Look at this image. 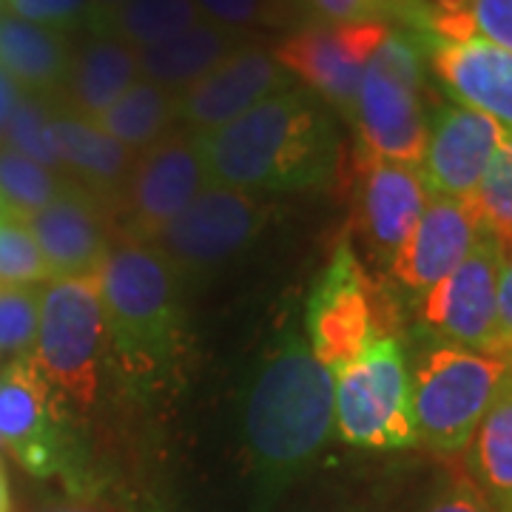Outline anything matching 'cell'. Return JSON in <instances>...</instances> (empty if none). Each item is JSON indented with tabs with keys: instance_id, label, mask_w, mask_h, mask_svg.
<instances>
[{
	"instance_id": "6da1fadb",
	"label": "cell",
	"mask_w": 512,
	"mask_h": 512,
	"mask_svg": "<svg viewBox=\"0 0 512 512\" xmlns=\"http://www.w3.org/2000/svg\"><path fill=\"white\" fill-rule=\"evenodd\" d=\"M194 137L208 183L245 194L316 191L339 171L336 126L308 89H285Z\"/></svg>"
},
{
	"instance_id": "7a4b0ae2",
	"label": "cell",
	"mask_w": 512,
	"mask_h": 512,
	"mask_svg": "<svg viewBox=\"0 0 512 512\" xmlns=\"http://www.w3.org/2000/svg\"><path fill=\"white\" fill-rule=\"evenodd\" d=\"M245 450L265 501L302 476L336 427V376L308 339L285 330L245 393Z\"/></svg>"
},
{
	"instance_id": "3957f363",
	"label": "cell",
	"mask_w": 512,
	"mask_h": 512,
	"mask_svg": "<svg viewBox=\"0 0 512 512\" xmlns=\"http://www.w3.org/2000/svg\"><path fill=\"white\" fill-rule=\"evenodd\" d=\"M106 333L131 370L163 365L180 336V276L151 242H117L97 271Z\"/></svg>"
},
{
	"instance_id": "277c9868",
	"label": "cell",
	"mask_w": 512,
	"mask_h": 512,
	"mask_svg": "<svg viewBox=\"0 0 512 512\" xmlns=\"http://www.w3.org/2000/svg\"><path fill=\"white\" fill-rule=\"evenodd\" d=\"M424 60L421 35L390 29L367 60L353 114L359 146L413 168H419L427 148V114L421 103Z\"/></svg>"
},
{
	"instance_id": "5b68a950",
	"label": "cell",
	"mask_w": 512,
	"mask_h": 512,
	"mask_svg": "<svg viewBox=\"0 0 512 512\" xmlns=\"http://www.w3.org/2000/svg\"><path fill=\"white\" fill-rule=\"evenodd\" d=\"M510 365L512 356L450 345L427 350L410 379L416 439L436 453L464 450L476 436Z\"/></svg>"
},
{
	"instance_id": "8992f818",
	"label": "cell",
	"mask_w": 512,
	"mask_h": 512,
	"mask_svg": "<svg viewBox=\"0 0 512 512\" xmlns=\"http://www.w3.org/2000/svg\"><path fill=\"white\" fill-rule=\"evenodd\" d=\"M106 316L97 276L52 279L40 288L32 362L57 399L89 407L100 382Z\"/></svg>"
},
{
	"instance_id": "52a82bcc",
	"label": "cell",
	"mask_w": 512,
	"mask_h": 512,
	"mask_svg": "<svg viewBox=\"0 0 512 512\" xmlns=\"http://www.w3.org/2000/svg\"><path fill=\"white\" fill-rule=\"evenodd\" d=\"M336 433L367 450H402L419 441L410 370L399 339H373L356 362L336 373Z\"/></svg>"
},
{
	"instance_id": "ba28073f",
	"label": "cell",
	"mask_w": 512,
	"mask_h": 512,
	"mask_svg": "<svg viewBox=\"0 0 512 512\" xmlns=\"http://www.w3.org/2000/svg\"><path fill=\"white\" fill-rule=\"evenodd\" d=\"M208 185L194 131H168L163 140L140 151L120 191L117 217L120 242H154Z\"/></svg>"
},
{
	"instance_id": "9c48e42d",
	"label": "cell",
	"mask_w": 512,
	"mask_h": 512,
	"mask_svg": "<svg viewBox=\"0 0 512 512\" xmlns=\"http://www.w3.org/2000/svg\"><path fill=\"white\" fill-rule=\"evenodd\" d=\"M265 220L268 208L254 194L208 183L151 245L177 276H202L248 251Z\"/></svg>"
},
{
	"instance_id": "30bf717a",
	"label": "cell",
	"mask_w": 512,
	"mask_h": 512,
	"mask_svg": "<svg viewBox=\"0 0 512 512\" xmlns=\"http://www.w3.org/2000/svg\"><path fill=\"white\" fill-rule=\"evenodd\" d=\"M308 348L333 376L356 362L384 333L376 311V288L350 242H342L319 274L305 308Z\"/></svg>"
},
{
	"instance_id": "8fae6325",
	"label": "cell",
	"mask_w": 512,
	"mask_h": 512,
	"mask_svg": "<svg viewBox=\"0 0 512 512\" xmlns=\"http://www.w3.org/2000/svg\"><path fill=\"white\" fill-rule=\"evenodd\" d=\"M501 245L481 231L470 254L421 299V325L450 348L510 356L498 336Z\"/></svg>"
},
{
	"instance_id": "7c38bea8",
	"label": "cell",
	"mask_w": 512,
	"mask_h": 512,
	"mask_svg": "<svg viewBox=\"0 0 512 512\" xmlns=\"http://www.w3.org/2000/svg\"><path fill=\"white\" fill-rule=\"evenodd\" d=\"M387 32L390 29L379 23L333 26L311 20L285 37L271 55L291 77L302 80V89L353 123L367 60L376 55Z\"/></svg>"
},
{
	"instance_id": "4fadbf2b",
	"label": "cell",
	"mask_w": 512,
	"mask_h": 512,
	"mask_svg": "<svg viewBox=\"0 0 512 512\" xmlns=\"http://www.w3.org/2000/svg\"><path fill=\"white\" fill-rule=\"evenodd\" d=\"M350 202L353 228L362 234L370 254L390 262L421 220L430 194L419 168L382 160L356 146L350 157Z\"/></svg>"
},
{
	"instance_id": "5bb4252c",
	"label": "cell",
	"mask_w": 512,
	"mask_h": 512,
	"mask_svg": "<svg viewBox=\"0 0 512 512\" xmlns=\"http://www.w3.org/2000/svg\"><path fill=\"white\" fill-rule=\"evenodd\" d=\"M0 447L32 476H55L66 464L57 396L32 356L0 370Z\"/></svg>"
},
{
	"instance_id": "9a60e30c",
	"label": "cell",
	"mask_w": 512,
	"mask_h": 512,
	"mask_svg": "<svg viewBox=\"0 0 512 512\" xmlns=\"http://www.w3.org/2000/svg\"><path fill=\"white\" fill-rule=\"evenodd\" d=\"M507 131L481 111L444 103L427 120V148L419 165L430 197L473 200L495 148Z\"/></svg>"
},
{
	"instance_id": "2e32d148",
	"label": "cell",
	"mask_w": 512,
	"mask_h": 512,
	"mask_svg": "<svg viewBox=\"0 0 512 512\" xmlns=\"http://www.w3.org/2000/svg\"><path fill=\"white\" fill-rule=\"evenodd\" d=\"M285 89H293L291 74L271 52L251 43L177 94V120L194 134H202L237 120L256 103Z\"/></svg>"
},
{
	"instance_id": "e0dca14e",
	"label": "cell",
	"mask_w": 512,
	"mask_h": 512,
	"mask_svg": "<svg viewBox=\"0 0 512 512\" xmlns=\"http://www.w3.org/2000/svg\"><path fill=\"white\" fill-rule=\"evenodd\" d=\"M430 72L458 106L481 111L512 134V55L481 37L421 35Z\"/></svg>"
},
{
	"instance_id": "ac0fdd59",
	"label": "cell",
	"mask_w": 512,
	"mask_h": 512,
	"mask_svg": "<svg viewBox=\"0 0 512 512\" xmlns=\"http://www.w3.org/2000/svg\"><path fill=\"white\" fill-rule=\"evenodd\" d=\"M52 279L97 276L111 251L109 211L89 191L69 183L60 197L26 220Z\"/></svg>"
},
{
	"instance_id": "d6986e66",
	"label": "cell",
	"mask_w": 512,
	"mask_h": 512,
	"mask_svg": "<svg viewBox=\"0 0 512 512\" xmlns=\"http://www.w3.org/2000/svg\"><path fill=\"white\" fill-rule=\"evenodd\" d=\"M481 231L473 200L430 197L416 228L390 259V274L407 291L427 293L464 262Z\"/></svg>"
},
{
	"instance_id": "ffe728a7",
	"label": "cell",
	"mask_w": 512,
	"mask_h": 512,
	"mask_svg": "<svg viewBox=\"0 0 512 512\" xmlns=\"http://www.w3.org/2000/svg\"><path fill=\"white\" fill-rule=\"evenodd\" d=\"M46 137L60 163V171H69L77 188L89 191L106 211H111L137 154L111 140L92 120L72 114L69 109L49 111Z\"/></svg>"
},
{
	"instance_id": "44dd1931",
	"label": "cell",
	"mask_w": 512,
	"mask_h": 512,
	"mask_svg": "<svg viewBox=\"0 0 512 512\" xmlns=\"http://www.w3.org/2000/svg\"><path fill=\"white\" fill-rule=\"evenodd\" d=\"M251 43L254 40L248 32L228 29L214 20L202 18L180 35L160 40L146 49H137V72L143 80L160 86L165 92L180 94L211 69H217L225 57H231Z\"/></svg>"
},
{
	"instance_id": "7402d4cb",
	"label": "cell",
	"mask_w": 512,
	"mask_h": 512,
	"mask_svg": "<svg viewBox=\"0 0 512 512\" xmlns=\"http://www.w3.org/2000/svg\"><path fill=\"white\" fill-rule=\"evenodd\" d=\"M140 77L137 52L111 37H92L77 55H72L63 92L72 114L86 120L100 117L111 103Z\"/></svg>"
},
{
	"instance_id": "603a6c76",
	"label": "cell",
	"mask_w": 512,
	"mask_h": 512,
	"mask_svg": "<svg viewBox=\"0 0 512 512\" xmlns=\"http://www.w3.org/2000/svg\"><path fill=\"white\" fill-rule=\"evenodd\" d=\"M72 63V49L63 32L0 15V69L23 94H46L60 89Z\"/></svg>"
},
{
	"instance_id": "cb8c5ba5",
	"label": "cell",
	"mask_w": 512,
	"mask_h": 512,
	"mask_svg": "<svg viewBox=\"0 0 512 512\" xmlns=\"http://www.w3.org/2000/svg\"><path fill=\"white\" fill-rule=\"evenodd\" d=\"M111 140L126 146L131 154H140L157 140H163L177 123V94L137 77L109 109L92 120Z\"/></svg>"
},
{
	"instance_id": "d4e9b609",
	"label": "cell",
	"mask_w": 512,
	"mask_h": 512,
	"mask_svg": "<svg viewBox=\"0 0 512 512\" xmlns=\"http://www.w3.org/2000/svg\"><path fill=\"white\" fill-rule=\"evenodd\" d=\"M473 473L495 512H512V365L476 430Z\"/></svg>"
},
{
	"instance_id": "484cf974",
	"label": "cell",
	"mask_w": 512,
	"mask_h": 512,
	"mask_svg": "<svg viewBox=\"0 0 512 512\" xmlns=\"http://www.w3.org/2000/svg\"><path fill=\"white\" fill-rule=\"evenodd\" d=\"M200 20L202 12L197 0H123L111 12L89 15L86 23L94 37L120 40L137 52L180 35Z\"/></svg>"
},
{
	"instance_id": "4316f807",
	"label": "cell",
	"mask_w": 512,
	"mask_h": 512,
	"mask_svg": "<svg viewBox=\"0 0 512 512\" xmlns=\"http://www.w3.org/2000/svg\"><path fill=\"white\" fill-rule=\"evenodd\" d=\"M313 12V20L345 23H379L410 35H433L436 9L430 0H299Z\"/></svg>"
},
{
	"instance_id": "83f0119b",
	"label": "cell",
	"mask_w": 512,
	"mask_h": 512,
	"mask_svg": "<svg viewBox=\"0 0 512 512\" xmlns=\"http://www.w3.org/2000/svg\"><path fill=\"white\" fill-rule=\"evenodd\" d=\"M66 185L69 183L57 171H49L18 151L0 146V197L9 217L23 222L35 217L37 211L60 197Z\"/></svg>"
},
{
	"instance_id": "f1b7e54d",
	"label": "cell",
	"mask_w": 512,
	"mask_h": 512,
	"mask_svg": "<svg viewBox=\"0 0 512 512\" xmlns=\"http://www.w3.org/2000/svg\"><path fill=\"white\" fill-rule=\"evenodd\" d=\"M433 9L436 37H481L512 55V0H441Z\"/></svg>"
},
{
	"instance_id": "f546056e",
	"label": "cell",
	"mask_w": 512,
	"mask_h": 512,
	"mask_svg": "<svg viewBox=\"0 0 512 512\" xmlns=\"http://www.w3.org/2000/svg\"><path fill=\"white\" fill-rule=\"evenodd\" d=\"M473 205L484 231L498 239L501 251H512V134L501 137Z\"/></svg>"
},
{
	"instance_id": "4dcf8cb0",
	"label": "cell",
	"mask_w": 512,
	"mask_h": 512,
	"mask_svg": "<svg viewBox=\"0 0 512 512\" xmlns=\"http://www.w3.org/2000/svg\"><path fill=\"white\" fill-rule=\"evenodd\" d=\"M46 282H52V274L29 225L15 217L0 220V285L43 288Z\"/></svg>"
},
{
	"instance_id": "1f68e13d",
	"label": "cell",
	"mask_w": 512,
	"mask_h": 512,
	"mask_svg": "<svg viewBox=\"0 0 512 512\" xmlns=\"http://www.w3.org/2000/svg\"><path fill=\"white\" fill-rule=\"evenodd\" d=\"M40 288L0 285V362H15L35 348Z\"/></svg>"
},
{
	"instance_id": "d6a6232c",
	"label": "cell",
	"mask_w": 512,
	"mask_h": 512,
	"mask_svg": "<svg viewBox=\"0 0 512 512\" xmlns=\"http://www.w3.org/2000/svg\"><path fill=\"white\" fill-rule=\"evenodd\" d=\"M49 106L35 97V94H23L18 103V109L12 114L9 126L3 131V140L0 146L12 148L23 157L35 160L49 171L60 174V163H57L55 151L49 146V137H46V123H49Z\"/></svg>"
},
{
	"instance_id": "836d02e7",
	"label": "cell",
	"mask_w": 512,
	"mask_h": 512,
	"mask_svg": "<svg viewBox=\"0 0 512 512\" xmlns=\"http://www.w3.org/2000/svg\"><path fill=\"white\" fill-rule=\"evenodd\" d=\"M197 6L202 18L239 32L254 26H293L299 20L293 0H197Z\"/></svg>"
},
{
	"instance_id": "e575fe53",
	"label": "cell",
	"mask_w": 512,
	"mask_h": 512,
	"mask_svg": "<svg viewBox=\"0 0 512 512\" xmlns=\"http://www.w3.org/2000/svg\"><path fill=\"white\" fill-rule=\"evenodd\" d=\"M6 15L52 32H66L89 20L92 0H6Z\"/></svg>"
},
{
	"instance_id": "d590c367",
	"label": "cell",
	"mask_w": 512,
	"mask_h": 512,
	"mask_svg": "<svg viewBox=\"0 0 512 512\" xmlns=\"http://www.w3.org/2000/svg\"><path fill=\"white\" fill-rule=\"evenodd\" d=\"M424 512H495L473 478H456Z\"/></svg>"
},
{
	"instance_id": "8d00e7d4",
	"label": "cell",
	"mask_w": 512,
	"mask_h": 512,
	"mask_svg": "<svg viewBox=\"0 0 512 512\" xmlns=\"http://www.w3.org/2000/svg\"><path fill=\"white\" fill-rule=\"evenodd\" d=\"M498 336L512 356V251H501V274H498Z\"/></svg>"
},
{
	"instance_id": "74e56055",
	"label": "cell",
	"mask_w": 512,
	"mask_h": 512,
	"mask_svg": "<svg viewBox=\"0 0 512 512\" xmlns=\"http://www.w3.org/2000/svg\"><path fill=\"white\" fill-rule=\"evenodd\" d=\"M20 97H23V92L18 89V83L0 69V140H3V131L9 126L12 114L18 109Z\"/></svg>"
},
{
	"instance_id": "f35d334b",
	"label": "cell",
	"mask_w": 512,
	"mask_h": 512,
	"mask_svg": "<svg viewBox=\"0 0 512 512\" xmlns=\"http://www.w3.org/2000/svg\"><path fill=\"white\" fill-rule=\"evenodd\" d=\"M43 512H120L109 507V504H100L97 498H69V501H57L52 507H46Z\"/></svg>"
},
{
	"instance_id": "ab89813d",
	"label": "cell",
	"mask_w": 512,
	"mask_h": 512,
	"mask_svg": "<svg viewBox=\"0 0 512 512\" xmlns=\"http://www.w3.org/2000/svg\"><path fill=\"white\" fill-rule=\"evenodd\" d=\"M0 512H9V484H6V470L0 464Z\"/></svg>"
},
{
	"instance_id": "60d3db41",
	"label": "cell",
	"mask_w": 512,
	"mask_h": 512,
	"mask_svg": "<svg viewBox=\"0 0 512 512\" xmlns=\"http://www.w3.org/2000/svg\"><path fill=\"white\" fill-rule=\"evenodd\" d=\"M123 0H92V12L89 15H100V12H111V9H117Z\"/></svg>"
},
{
	"instance_id": "b9f144b4",
	"label": "cell",
	"mask_w": 512,
	"mask_h": 512,
	"mask_svg": "<svg viewBox=\"0 0 512 512\" xmlns=\"http://www.w3.org/2000/svg\"><path fill=\"white\" fill-rule=\"evenodd\" d=\"M9 214H6V205H3V197H0V220H6Z\"/></svg>"
},
{
	"instance_id": "7bdbcfd3",
	"label": "cell",
	"mask_w": 512,
	"mask_h": 512,
	"mask_svg": "<svg viewBox=\"0 0 512 512\" xmlns=\"http://www.w3.org/2000/svg\"><path fill=\"white\" fill-rule=\"evenodd\" d=\"M3 6H6V0H0V12H3Z\"/></svg>"
},
{
	"instance_id": "ee69618b",
	"label": "cell",
	"mask_w": 512,
	"mask_h": 512,
	"mask_svg": "<svg viewBox=\"0 0 512 512\" xmlns=\"http://www.w3.org/2000/svg\"><path fill=\"white\" fill-rule=\"evenodd\" d=\"M430 3H439V0H430Z\"/></svg>"
}]
</instances>
